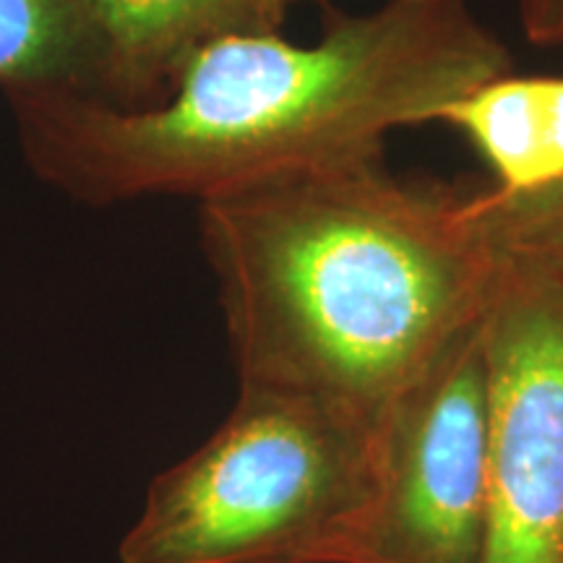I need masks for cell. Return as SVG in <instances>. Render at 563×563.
I'll use <instances>...</instances> for the list:
<instances>
[{
    "mask_svg": "<svg viewBox=\"0 0 563 563\" xmlns=\"http://www.w3.org/2000/svg\"><path fill=\"white\" fill-rule=\"evenodd\" d=\"M509 74V47L467 0H389L361 16L332 13L316 45L277 32L209 42L178 68L159 108H115L79 89L11 91V102L34 170L74 199L207 201L382 159L391 131L439 121Z\"/></svg>",
    "mask_w": 563,
    "mask_h": 563,
    "instance_id": "cell-1",
    "label": "cell"
},
{
    "mask_svg": "<svg viewBox=\"0 0 563 563\" xmlns=\"http://www.w3.org/2000/svg\"><path fill=\"white\" fill-rule=\"evenodd\" d=\"M201 232L241 384L373 426L483 319L501 277L467 196L397 180L382 159L211 196Z\"/></svg>",
    "mask_w": 563,
    "mask_h": 563,
    "instance_id": "cell-2",
    "label": "cell"
},
{
    "mask_svg": "<svg viewBox=\"0 0 563 563\" xmlns=\"http://www.w3.org/2000/svg\"><path fill=\"white\" fill-rule=\"evenodd\" d=\"M373 488V422L241 384L228 420L152 483L121 563H342Z\"/></svg>",
    "mask_w": 563,
    "mask_h": 563,
    "instance_id": "cell-3",
    "label": "cell"
},
{
    "mask_svg": "<svg viewBox=\"0 0 563 563\" xmlns=\"http://www.w3.org/2000/svg\"><path fill=\"white\" fill-rule=\"evenodd\" d=\"M483 319L464 329L378 420L376 488L342 563H485L488 363Z\"/></svg>",
    "mask_w": 563,
    "mask_h": 563,
    "instance_id": "cell-4",
    "label": "cell"
},
{
    "mask_svg": "<svg viewBox=\"0 0 563 563\" xmlns=\"http://www.w3.org/2000/svg\"><path fill=\"white\" fill-rule=\"evenodd\" d=\"M483 329L485 563H563V295L501 272Z\"/></svg>",
    "mask_w": 563,
    "mask_h": 563,
    "instance_id": "cell-5",
    "label": "cell"
},
{
    "mask_svg": "<svg viewBox=\"0 0 563 563\" xmlns=\"http://www.w3.org/2000/svg\"><path fill=\"white\" fill-rule=\"evenodd\" d=\"M102 42V79L118 95L146 97L199 47L230 34L277 32L264 0H87Z\"/></svg>",
    "mask_w": 563,
    "mask_h": 563,
    "instance_id": "cell-6",
    "label": "cell"
},
{
    "mask_svg": "<svg viewBox=\"0 0 563 563\" xmlns=\"http://www.w3.org/2000/svg\"><path fill=\"white\" fill-rule=\"evenodd\" d=\"M496 175L493 191L519 196L563 180V79L501 76L441 112Z\"/></svg>",
    "mask_w": 563,
    "mask_h": 563,
    "instance_id": "cell-7",
    "label": "cell"
},
{
    "mask_svg": "<svg viewBox=\"0 0 563 563\" xmlns=\"http://www.w3.org/2000/svg\"><path fill=\"white\" fill-rule=\"evenodd\" d=\"M102 79V42L87 0H0L5 91L79 89Z\"/></svg>",
    "mask_w": 563,
    "mask_h": 563,
    "instance_id": "cell-8",
    "label": "cell"
},
{
    "mask_svg": "<svg viewBox=\"0 0 563 563\" xmlns=\"http://www.w3.org/2000/svg\"><path fill=\"white\" fill-rule=\"evenodd\" d=\"M467 209L501 272L563 295V180L519 196L490 188Z\"/></svg>",
    "mask_w": 563,
    "mask_h": 563,
    "instance_id": "cell-9",
    "label": "cell"
},
{
    "mask_svg": "<svg viewBox=\"0 0 563 563\" xmlns=\"http://www.w3.org/2000/svg\"><path fill=\"white\" fill-rule=\"evenodd\" d=\"M517 13L532 45H563V0H517Z\"/></svg>",
    "mask_w": 563,
    "mask_h": 563,
    "instance_id": "cell-10",
    "label": "cell"
},
{
    "mask_svg": "<svg viewBox=\"0 0 563 563\" xmlns=\"http://www.w3.org/2000/svg\"><path fill=\"white\" fill-rule=\"evenodd\" d=\"M292 3H298V0H264V5L269 9L272 16L277 19V24H282V19H285V13Z\"/></svg>",
    "mask_w": 563,
    "mask_h": 563,
    "instance_id": "cell-11",
    "label": "cell"
}]
</instances>
